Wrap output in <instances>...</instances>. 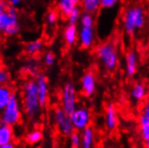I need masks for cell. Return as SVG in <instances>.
<instances>
[{
    "label": "cell",
    "instance_id": "6da1fadb",
    "mask_svg": "<svg viewBox=\"0 0 149 148\" xmlns=\"http://www.w3.org/2000/svg\"><path fill=\"white\" fill-rule=\"evenodd\" d=\"M146 23V12L140 4L127 6L122 14V26L124 31L130 36H134L142 30Z\"/></svg>",
    "mask_w": 149,
    "mask_h": 148
},
{
    "label": "cell",
    "instance_id": "7a4b0ae2",
    "mask_svg": "<svg viewBox=\"0 0 149 148\" xmlns=\"http://www.w3.org/2000/svg\"><path fill=\"white\" fill-rule=\"evenodd\" d=\"M23 110L25 117L29 120H33L36 124V120L40 112V105L38 96V88L34 79L27 80L23 83Z\"/></svg>",
    "mask_w": 149,
    "mask_h": 148
},
{
    "label": "cell",
    "instance_id": "3957f363",
    "mask_svg": "<svg viewBox=\"0 0 149 148\" xmlns=\"http://www.w3.org/2000/svg\"><path fill=\"white\" fill-rule=\"evenodd\" d=\"M23 120V105L20 95L14 91L6 108L0 112V122L10 126H15Z\"/></svg>",
    "mask_w": 149,
    "mask_h": 148
},
{
    "label": "cell",
    "instance_id": "277c9868",
    "mask_svg": "<svg viewBox=\"0 0 149 148\" xmlns=\"http://www.w3.org/2000/svg\"><path fill=\"white\" fill-rule=\"evenodd\" d=\"M20 30L18 9L8 4L6 11L0 14V34L14 37L19 33Z\"/></svg>",
    "mask_w": 149,
    "mask_h": 148
},
{
    "label": "cell",
    "instance_id": "5b68a950",
    "mask_svg": "<svg viewBox=\"0 0 149 148\" xmlns=\"http://www.w3.org/2000/svg\"><path fill=\"white\" fill-rule=\"evenodd\" d=\"M95 55L107 70H114L119 63L118 50L112 41H104L95 49Z\"/></svg>",
    "mask_w": 149,
    "mask_h": 148
},
{
    "label": "cell",
    "instance_id": "8992f818",
    "mask_svg": "<svg viewBox=\"0 0 149 148\" xmlns=\"http://www.w3.org/2000/svg\"><path fill=\"white\" fill-rule=\"evenodd\" d=\"M61 109L68 116H70L77 106V88L72 82H67L63 85L60 95Z\"/></svg>",
    "mask_w": 149,
    "mask_h": 148
},
{
    "label": "cell",
    "instance_id": "52a82bcc",
    "mask_svg": "<svg viewBox=\"0 0 149 148\" xmlns=\"http://www.w3.org/2000/svg\"><path fill=\"white\" fill-rule=\"evenodd\" d=\"M52 118L58 132L62 135L69 136L74 131L70 120V116L64 111L61 107H57L54 109L52 112Z\"/></svg>",
    "mask_w": 149,
    "mask_h": 148
},
{
    "label": "cell",
    "instance_id": "ba28073f",
    "mask_svg": "<svg viewBox=\"0 0 149 148\" xmlns=\"http://www.w3.org/2000/svg\"><path fill=\"white\" fill-rule=\"evenodd\" d=\"M70 120L74 131H83L84 129L90 126L92 121L90 110L84 106L77 107L70 115Z\"/></svg>",
    "mask_w": 149,
    "mask_h": 148
},
{
    "label": "cell",
    "instance_id": "9c48e42d",
    "mask_svg": "<svg viewBox=\"0 0 149 148\" xmlns=\"http://www.w3.org/2000/svg\"><path fill=\"white\" fill-rule=\"evenodd\" d=\"M137 125L141 139L146 142L149 139V101L143 104L140 113L138 115Z\"/></svg>",
    "mask_w": 149,
    "mask_h": 148
},
{
    "label": "cell",
    "instance_id": "30bf717a",
    "mask_svg": "<svg viewBox=\"0 0 149 148\" xmlns=\"http://www.w3.org/2000/svg\"><path fill=\"white\" fill-rule=\"evenodd\" d=\"M81 92L86 97H92L96 92V78L93 72L84 73L80 80Z\"/></svg>",
    "mask_w": 149,
    "mask_h": 148
},
{
    "label": "cell",
    "instance_id": "8fae6325",
    "mask_svg": "<svg viewBox=\"0 0 149 148\" xmlns=\"http://www.w3.org/2000/svg\"><path fill=\"white\" fill-rule=\"evenodd\" d=\"M38 88V96L39 101L41 109H44L47 105L48 98H49V84L48 79L44 74L40 73V75L34 79Z\"/></svg>",
    "mask_w": 149,
    "mask_h": 148
},
{
    "label": "cell",
    "instance_id": "7c38bea8",
    "mask_svg": "<svg viewBox=\"0 0 149 148\" xmlns=\"http://www.w3.org/2000/svg\"><path fill=\"white\" fill-rule=\"evenodd\" d=\"M95 40L94 27H83L78 31V41L83 49H90L93 47Z\"/></svg>",
    "mask_w": 149,
    "mask_h": 148
},
{
    "label": "cell",
    "instance_id": "4fadbf2b",
    "mask_svg": "<svg viewBox=\"0 0 149 148\" xmlns=\"http://www.w3.org/2000/svg\"><path fill=\"white\" fill-rule=\"evenodd\" d=\"M138 59L137 54L134 49H130L125 55V70L127 77H133L137 71Z\"/></svg>",
    "mask_w": 149,
    "mask_h": 148
},
{
    "label": "cell",
    "instance_id": "5bb4252c",
    "mask_svg": "<svg viewBox=\"0 0 149 148\" xmlns=\"http://www.w3.org/2000/svg\"><path fill=\"white\" fill-rule=\"evenodd\" d=\"M80 6V1L78 0H59L57 2V7L58 13L63 17H68L70 14Z\"/></svg>",
    "mask_w": 149,
    "mask_h": 148
},
{
    "label": "cell",
    "instance_id": "9a60e30c",
    "mask_svg": "<svg viewBox=\"0 0 149 148\" xmlns=\"http://www.w3.org/2000/svg\"><path fill=\"white\" fill-rule=\"evenodd\" d=\"M15 134L13 126L0 122V146L15 143Z\"/></svg>",
    "mask_w": 149,
    "mask_h": 148
},
{
    "label": "cell",
    "instance_id": "2e32d148",
    "mask_svg": "<svg viewBox=\"0 0 149 148\" xmlns=\"http://www.w3.org/2000/svg\"><path fill=\"white\" fill-rule=\"evenodd\" d=\"M105 125L109 130H113L118 125V116L115 105L109 103L105 110Z\"/></svg>",
    "mask_w": 149,
    "mask_h": 148
},
{
    "label": "cell",
    "instance_id": "e0dca14e",
    "mask_svg": "<svg viewBox=\"0 0 149 148\" xmlns=\"http://www.w3.org/2000/svg\"><path fill=\"white\" fill-rule=\"evenodd\" d=\"M78 29L77 25L68 24L63 31V38L68 46H74L78 40Z\"/></svg>",
    "mask_w": 149,
    "mask_h": 148
},
{
    "label": "cell",
    "instance_id": "ac0fdd59",
    "mask_svg": "<svg viewBox=\"0 0 149 148\" xmlns=\"http://www.w3.org/2000/svg\"><path fill=\"white\" fill-rule=\"evenodd\" d=\"M147 88L141 82H137L133 84L130 90V97L135 101H142L147 96Z\"/></svg>",
    "mask_w": 149,
    "mask_h": 148
},
{
    "label": "cell",
    "instance_id": "d6986e66",
    "mask_svg": "<svg viewBox=\"0 0 149 148\" xmlns=\"http://www.w3.org/2000/svg\"><path fill=\"white\" fill-rule=\"evenodd\" d=\"M44 42L41 40H35L29 41L24 46V52L30 58H35L43 49Z\"/></svg>",
    "mask_w": 149,
    "mask_h": 148
},
{
    "label": "cell",
    "instance_id": "ffe728a7",
    "mask_svg": "<svg viewBox=\"0 0 149 148\" xmlns=\"http://www.w3.org/2000/svg\"><path fill=\"white\" fill-rule=\"evenodd\" d=\"M23 71L31 77L36 78L40 75V63L35 58H29L23 67Z\"/></svg>",
    "mask_w": 149,
    "mask_h": 148
},
{
    "label": "cell",
    "instance_id": "44dd1931",
    "mask_svg": "<svg viewBox=\"0 0 149 148\" xmlns=\"http://www.w3.org/2000/svg\"><path fill=\"white\" fill-rule=\"evenodd\" d=\"M81 145L80 148H93L94 144V131L93 128L88 126L80 133Z\"/></svg>",
    "mask_w": 149,
    "mask_h": 148
},
{
    "label": "cell",
    "instance_id": "7402d4cb",
    "mask_svg": "<svg viewBox=\"0 0 149 148\" xmlns=\"http://www.w3.org/2000/svg\"><path fill=\"white\" fill-rule=\"evenodd\" d=\"M80 6L82 12L93 15L101 9V0H83Z\"/></svg>",
    "mask_w": 149,
    "mask_h": 148
},
{
    "label": "cell",
    "instance_id": "603a6c76",
    "mask_svg": "<svg viewBox=\"0 0 149 148\" xmlns=\"http://www.w3.org/2000/svg\"><path fill=\"white\" fill-rule=\"evenodd\" d=\"M43 137H44L43 132L39 129H34L30 130L25 135V141L30 145H35L40 143L42 139H43Z\"/></svg>",
    "mask_w": 149,
    "mask_h": 148
},
{
    "label": "cell",
    "instance_id": "cb8c5ba5",
    "mask_svg": "<svg viewBox=\"0 0 149 148\" xmlns=\"http://www.w3.org/2000/svg\"><path fill=\"white\" fill-rule=\"evenodd\" d=\"M13 92L14 91L9 85L0 86V112H1L8 104L10 99H11Z\"/></svg>",
    "mask_w": 149,
    "mask_h": 148
},
{
    "label": "cell",
    "instance_id": "d4e9b609",
    "mask_svg": "<svg viewBox=\"0 0 149 148\" xmlns=\"http://www.w3.org/2000/svg\"><path fill=\"white\" fill-rule=\"evenodd\" d=\"M79 22L83 27H94V16L93 15L83 12Z\"/></svg>",
    "mask_w": 149,
    "mask_h": 148
},
{
    "label": "cell",
    "instance_id": "484cf974",
    "mask_svg": "<svg viewBox=\"0 0 149 148\" xmlns=\"http://www.w3.org/2000/svg\"><path fill=\"white\" fill-rule=\"evenodd\" d=\"M10 80H11V76L7 68L0 67V86L8 85Z\"/></svg>",
    "mask_w": 149,
    "mask_h": 148
},
{
    "label": "cell",
    "instance_id": "4316f807",
    "mask_svg": "<svg viewBox=\"0 0 149 148\" xmlns=\"http://www.w3.org/2000/svg\"><path fill=\"white\" fill-rule=\"evenodd\" d=\"M82 10L80 7H77V9H74V11L70 14V15L68 17V24H74L77 25V24L80 21V17L82 15Z\"/></svg>",
    "mask_w": 149,
    "mask_h": 148
},
{
    "label": "cell",
    "instance_id": "83f0119b",
    "mask_svg": "<svg viewBox=\"0 0 149 148\" xmlns=\"http://www.w3.org/2000/svg\"><path fill=\"white\" fill-rule=\"evenodd\" d=\"M69 144L71 148H80L81 145V135L77 131H74L69 135Z\"/></svg>",
    "mask_w": 149,
    "mask_h": 148
},
{
    "label": "cell",
    "instance_id": "f1b7e54d",
    "mask_svg": "<svg viewBox=\"0 0 149 148\" xmlns=\"http://www.w3.org/2000/svg\"><path fill=\"white\" fill-rule=\"evenodd\" d=\"M42 61H43V64L48 67H50L53 65L55 64V61H56V57L55 54L53 53L52 51H47L43 54V57H42Z\"/></svg>",
    "mask_w": 149,
    "mask_h": 148
},
{
    "label": "cell",
    "instance_id": "f546056e",
    "mask_svg": "<svg viewBox=\"0 0 149 148\" xmlns=\"http://www.w3.org/2000/svg\"><path fill=\"white\" fill-rule=\"evenodd\" d=\"M58 15H59V13H58V10L50 9L46 15V22H47V24H49V25L55 24L58 22Z\"/></svg>",
    "mask_w": 149,
    "mask_h": 148
},
{
    "label": "cell",
    "instance_id": "4dcf8cb0",
    "mask_svg": "<svg viewBox=\"0 0 149 148\" xmlns=\"http://www.w3.org/2000/svg\"><path fill=\"white\" fill-rule=\"evenodd\" d=\"M117 4H118L117 0H101V8L111 9L114 8Z\"/></svg>",
    "mask_w": 149,
    "mask_h": 148
},
{
    "label": "cell",
    "instance_id": "1f68e13d",
    "mask_svg": "<svg viewBox=\"0 0 149 148\" xmlns=\"http://www.w3.org/2000/svg\"><path fill=\"white\" fill-rule=\"evenodd\" d=\"M8 6V2L4 1V0H0V14L5 12Z\"/></svg>",
    "mask_w": 149,
    "mask_h": 148
},
{
    "label": "cell",
    "instance_id": "d6a6232c",
    "mask_svg": "<svg viewBox=\"0 0 149 148\" xmlns=\"http://www.w3.org/2000/svg\"><path fill=\"white\" fill-rule=\"evenodd\" d=\"M23 2L21 1V0H11V1H9L8 2V4L10 5V6H14V7H15V8H18L20 6H21V4H22Z\"/></svg>",
    "mask_w": 149,
    "mask_h": 148
},
{
    "label": "cell",
    "instance_id": "836d02e7",
    "mask_svg": "<svg viewBox=\"0 0 149 148\" xmlns=\"http://www.w3.org/2000/svg\"><path fill=\"white\" fill-rule=\"evenodd\" d=\"M0 148H18V146L15 143H12V144H8L6 145H4V146H0Z\"/></svg>",
    "mask_w": 149,
    "mask_h": 148
},
{
    "label": "cell",
    "instance_id": "e575fe53",
    "mask_svg": "<svg viewBox=\"0 0 149 148\" xmlns=\"http://www.w3.org/2000/svg\"><path fill=\"white\" fill-rule=\"evenodd\" d=\"M145 148H149V139L145 142Z\"/></svg>",
    "mask_w": 149,
    "mask_h": 148
},
{
    "label": "cell",
    "instance_id": "d590c367",
    "mask_svg": "<svg viewBox=\"0 0 149 148\" xmlns=\"http://www.w3.org/2000/svg\"><path fill=\"white\" fill-rule=\"evenodd\" d=\"M54 148H63V147H61V146H59V145H56Z\"/></svg>",
    "mask_w": 149,
    "mask_h": 148
},
{
    "label": "cell",
    "instance_id": "8d00e7d4",
    "mask_svg": "<svg viewBox=\"0 0 149 148\" xmlns=\"http://www.w3.org/2000/svg\"><path fill=\"white\" fill-rule=\"evenodd\" d=\"M0 41H1V34H0Z\"/></svg>",
    "mask_w": 149,
    "mask_h": 148
}]
</instances>
